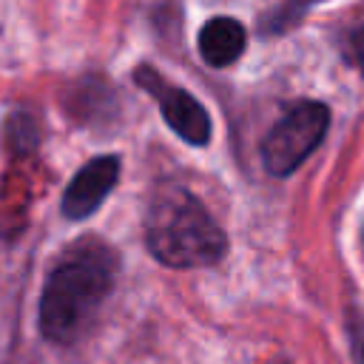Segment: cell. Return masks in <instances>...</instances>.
Returning <instances> with one entry per match:
<instances>
[{
    "instance_id": "1",
    "label": "cell",
    "mask_w": 364,
    "mask_h": 364,
    "mask_svg": "<svg viewBox=\"0 0 364 364\" xmlns=\"http://www.w3.org/2000/svg\"><path fill=\"white\" fill-rule=\"evenodd\" d=\"M114 284V256L100 242L74 245L48 273L40 299V330L48 341L68 344L94 318Z\"/></svg>"
},
{
    "instance_id": "7",
    "label": "cell",
    "mask_w": 364,
    "mask_h": 364,
    "mask_svg": "<svg viewBox=\"0 0 364 364\" xmlns=\"http://www.w3.org/2000/svg\"><path fill=\"white\" fill-rule=\"evenodd\" d=\"M350 51H353V60H355V65H358V71H361V77H364V26H358V28L353 31V37H350Z\"/></svg>"
},
{
    "instance_id": "4",
    "label": "cell",
    "mask_w": 364,
    "mask_h": 364,
    "mask_svg": "<svg viewBox=\"0 0 364 364\" xmlns=\"http://www.w3.org/2000/svg\"><path fill=\"white\" fill-rule=\"evenodd\" d=\"M134 80L162 105V117L165 122L191 145H205L210 139V117L208 111L196 102V97H191L182 88L168 85L156 71L151 68H139L134 74Z\"/></svg>"
},
{
    "instance_id": "3",
    "label": "cell",
    "mask_w": 364,
    "mask_h": 364,
    "mask_svg": "<svg viewBox=\"0 0 364 364\" xmlns=\"http://www.w3.org/2000/svg\"><path fill=\"white\" fill-rule=\"evenodd\" d=\"M330 125V111L324 102H296L264 136L262 142V162L273 176H287L296 171L313 148L324 139Z\"/></svg>"
},
{
    "instance_id": "8",
    "label": "cell",
    "mask_w": 364,
    "mask_h": 364,
    "mask_svg": "<svg viewBox=\"0 0 364 364\" xmlns=\"http://www.w3.org/2000/svg\"><path fill=\"white\" fill-rule=\"evenodd\" d=\"M353 358L355 364H364V316L353 324Z\"/></svg>"
},
{
    "instance_id": "6",
    "label": "cell",
    "mask_w": 364,
    "mask_h": 364,
    "mask_svg": "<svg viewBox=\"0 0 364 364\" xmlns=\"http://www.w3.org/2000/svg\"><path fill=\"white\" fill-rule=\"evenodd\" d=\"M245 51V28L233 17H213L199 31V54L208 65L225 68Z\"/></svg>"
},
{
    "instance_id": "5",
    "label": "cell",
    "mask_w": 364,
    "mask_h": 364,
    "mask_svg": "<svg viewBox=\"0 0 364 364\" xmlns=\"http://www.w3.org/2000/svg\"><path fill=\"white\" fill-rule=\"evenodd\" d=\"M117 179H119V156H114V154L94 156L68 182V188L63 193V213L68 219L91 216L102 205V199L114 191Z\"/></svg>"
},
{
    "instance_id": "2",
    "label": "cell",
    "mask_w": 364,
    "mask_h": 364,
    "mask_svg": "<svg viewBox=\"0 0 364 364\" xmlns=\"http://www.w3.org/2000/svg\"><path fill=\"white\" fill-rule=\"evenodd\" d=\"M145 242L168 267H205L222 259L228 242L208 208L182 185H159L145 213Z\"/></svg>"
}]
</instances>
